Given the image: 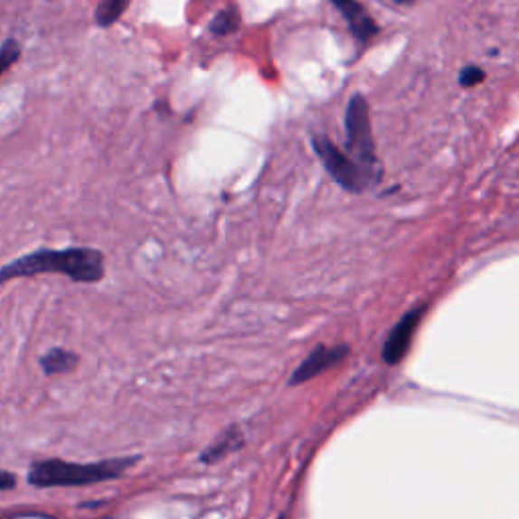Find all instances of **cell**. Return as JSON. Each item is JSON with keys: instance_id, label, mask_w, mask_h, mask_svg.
Instances as JSON below:
<instances>
[{"instance_id": "cell-1", "label": "cell", "mask_w": 519, "mask_h": 519, "mask_svg": "<svg viewBox=\"0 0 519 519\" xmlns=\"http://www.w3.org/2000/svg\"><path fill=\"white\" fill-rule=\"evenodd\" d=\"M39 274H63L73 282H99L106 276V258L96 248L37 250L0 268V284Z\"/></svg>"}, {"instance_id": "cell-2", "label": "cell", "mask_w": 519, "mask_h": 519, "mask_svg": "<svg viewBox=\"0 0 519 519\" xmlns=\"http://www.w3.org/2000/svg\"><path fill=\"white\" fill-rule=\"evenodd\" d=\"M138 457L108 458L99 463H67L60 458L37 460L29 468L27 481L33 487H83L91 483H104L118 479L132 465L138 463Z\"/></svg>"}, {"instance_id": "cell-3", "label": "cell", "mask_w": 519, "mask_h": 519, "mask_svg": "<svg viewBox=\"0 0 519 519\" xmlns=\"http://www.w3.org/2000/svg\"><path fill=\"white\" fill-rule=\"evenodd\" d=\"M345 130H347V155L363 166L375 181H380V161L375 156V140L372 130L370 106L362 94H355L349 99L345 110Z\"/></svg>"}, {"instance_id": "cell-4", "label": "cell", "mask_w": 519, "mask_h": 519, "mask_svg": "<svg viewBox=\"0 0 519 519\" xmlns=\"http://www.w3.org/2000/svg\"><path fill=\"white\" fill-rule=\"evenodd\" d=\"M313 148L326 173L331 175V179L337 183L339 187L349 191V193H362V191L370 189L372 183H375V179L363 166H359L354 158L347 153H343V150L326 137H315Z\"/></svg>"}, {"instance_id": "cell-5", "label": "cell", "mask_w": 519, "mask_h": 519, "mask_svg": "<svg viewBox=\"0 0 519 519\" xmlns=\"http://www.w3.org/2000/svg\"><path fill=\"white\" fill-rule=\"evenodd\" d=\"M424 313H426V307H416L412 308V311L401 316L400 323L393 326L392 333L388 335L386 345H383V351H382L383 362L390 365H396L406 357L410 345H412V339L418 331V326H420L422 323Z\"/></svg>"}, {"instance_id": "cell-6", "label": "cell", "mask_w": 519, "mask_h": 519, "mask_svg": "<svg viewBox=\"0 0 519 519\" xmlns=\"http://www.w3.org/2000/svg\"><path fill=\"white\" fill-rule=\"evenodd\" d=\"M349 347L347 345H335V347H316L311 355H308L303 363H300L295 373H292L290 383H305L308 380L316 378L323 372L331 370L343 359L347 357Z\"/></svg>"}, {"instance_id": "cell-7", "label": "cell", "mask_w": 519, "mask_h": 519, "mask_svg": "<svg viewBox=\"0 0 519 519\" xmlns=\"http://www.w3.org/2000/svg\"><path fill=\"white\" fill-rule=\"evenodd\" d=\"M331 3L341 13L343 19H345L351 35H354L359 43H370L380 33L378 23L373 21V16L365 11L362 3H357V0H331Z\"/></svg>"}, {"instance_id": "cell-8", "label": "cell", "mask_w": 519, "mask_h": 519, "mask_svg": "<svg viewBox=\"0 0 519 519\" xmlns=\"http://www.w3.org/2000/svg\"><path fill=\"white\" fill-rule=\"evenodd\" d=\"M39 363H41V370L45 372V375L70 373L80 365V355L73 354V351L70 349L55 347V349H49L47 354L41 357Z\"/></svg>"}, {"instance_id": "cell-9", "label": "cell", "mask_w": 519, "mask_h": 519, "mask_svg": "<svg viewBox=\"0 0 519 519\" xmlns=\"http://www.w3.org/2000/svg\"><path fill=\"white\" fill-rule=\"evenodd\" d=\"M132 0H99L94 13V21L98 27L108 29L112 24L118 23L124 13L128 11Z\"/></svg>"}, {"instance_id": "cell-10", "label": "cell", "mask_w": 519, "mask_h": 519, "mask_svg": "<svg viewBox=\"0 0 519 519\" xmlns=\"http://www.w3.org/2000/svg\"><path fill=\"white\" fill-rule=\"evenodd\" d=\"M240 23L241 19L238 8L228 6L213 16L212 23H209V31H212V35L215 37H228L240 29Z\"/></svg>"}, {"instance_id": "cell-11", "label": "cell", "mask_w": 519, "mask_h": 519, "mask_svg": "<svg viewBox=\"0 0 519 519\" xmlns=\"http://www.w3.org/2000/svg\"><path fill=\"white\" fill-rule=\"evenodd\" d=\"M21 57V45L16 39H6L3 47H0V78L11 70V67L19 61Z\"/></svg>"}, {"instance_id": "cell-12", "label": "cell", "mask_w": 519, "mask_h": 519, "mask_svg": "<svg viewBox=\"0 0 519 519\" xmlns=\"http://www.w3.org/2000/svg\"><path fill=\"white\" fill-rule=\"evenodd\" d=\"M238 437H240V434L236 430L228 432V434H225V437L220 439V442H217V445H213L212 448L205 450L203 457H201V460H203V463H213V460L222 458L225 453H228L230 448L236 447V442H233V439H238Z\"/></svg>"}, {"instance_id": "cell-13", "label": "cell", "mask_w": 519, "mask_h": 519, "mask_svg": "<svg viewBox=\"0 0 519 519\" xmlns=\"http://www.w3.org/2000/svg\"><path fill=\"white\" fill-rule=\"evenodd\" d=\"M481 81H485V71L479 65H467L458 75V83L463 88H475V86H479Z\"/></svg>"}, {"instance_id": "cell-14", "label": "cell", "mask_w": 519, "mask_h": 519, "mask_svg": "<svg viewBox=\"0 0 519 519\" xmlns=\"http://www.w3.org/2000/svg\"><path fill=\"white\" fill-rule=\"evenodd\" d=\"M16 487V475L0 468V491H13Z\"/></svg>"}, {"instance_id": "cell-15", "label": "cell", "mask_w": 519, "mask_h": 519, "mask_svg": "<svg viewBox=\"0 0 519 519\" xmlns=\"http://www.w3.org/2000/svg\"><path fill=\"white\" fill-rule=\"evenodd\" d=\"M392 3H396V5H404V6H408V5H412L414 0H392Z\"/></svg>"}]
</instances>
